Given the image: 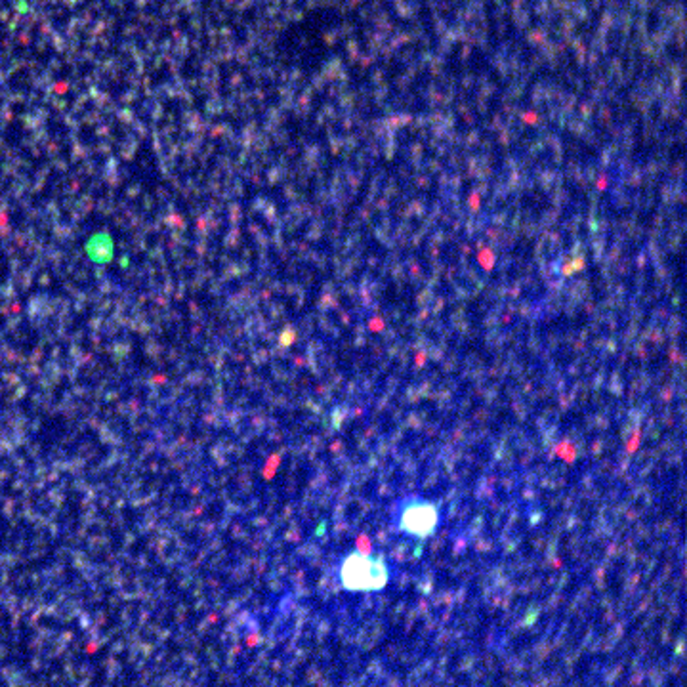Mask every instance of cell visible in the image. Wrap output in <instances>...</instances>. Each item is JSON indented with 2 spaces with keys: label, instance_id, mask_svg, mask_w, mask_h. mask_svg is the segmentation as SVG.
<instances>
[{
  "label": "cell",
  "instance_id": "cell-2",
  "mask_svg": "<svg viewBox=\"0 0 687 687\" xmlns=\"http://www.w3.org/2000/svg\"><path fill=\"white\" fill-rule=\"evenodd\" d=\"M439 523V512L435 504L422 499L403 500L397 506V527L403 533L426 539Z\"/></svg>",
  "mask_w": 687,
  "mask_h": 687
},
{
  "label": "cell",
  "instance_id": "cell-1",
  "mask_svg": "<svg viewBox=\"0 0 687 687\" xmlns=\"http://www.w3.org/2000/svg\"><path fill=\"white\" fill-rule=\"evenodd\" d=\"M388 565L382 558L350 554L340 569L342 586L353 592H372L388 584Z\"/></svg>",
  "mask_w": 687,
  "mask_h": 687
}]
</instances>
